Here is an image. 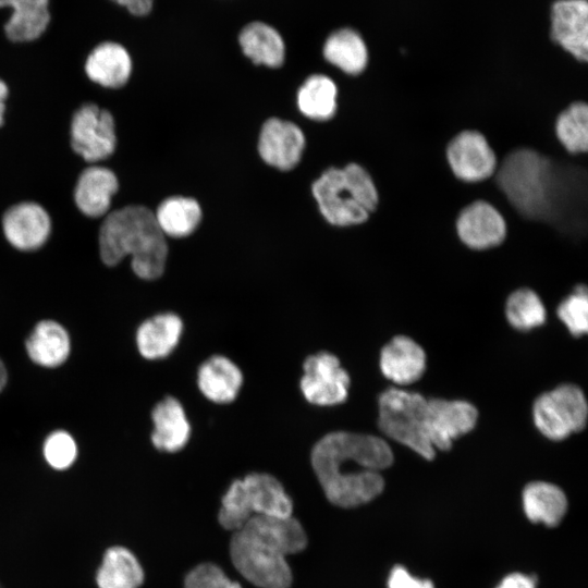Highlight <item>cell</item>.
<instances>
[{
    "label": "cell",
    "mask_w": 588,
    "mask_h": 588,
    "mask_svg": "<svg viewBox=\"0 0 588 588\" xmlns=\"http://www.w3.org/2000/svg\"><path fill=\"white\" fill-rule=\"evenodd\" d=\"M492 177L524 220L588 238V152L558 159L519 148L498 163Z\"/></svg>",
    "instance_id": "cell-1"
},
{
    "label": "cell",
    "mask_w": 588,
    "mask_h": 588,
    "mask_svg": "<svg viewBox=\"0 0 588 588\" xmlns=\"http://www.w3.org/2000/svg\"><path fill=\"white\" fill-rule=\"evenodd\" d=\"M394 455L390 445L373 434L334 431L314 445L311 466L327 499L348 509L366 504L384 489L381 470Z\"/></svg>",
    "instance_id": "cell-2"
},
{
    "label": "cell",
    "mask_w": 588,
    "mask_h": 588,
    "mask_svg": "<svg viewBox=\"0 0 588 588\" xmlns=\"http://www.w3.org/2000/svg\"><path fill=\"white\" fill-rule=\"evenodd\" d=\"M307 535L292 515L256 516L233 531L230 556L237 572L258 588H290L286 556L303 551Z\"/></svg>",
    "instance_id": "cell-3"
},
{
    "label": "cell",
    "mask_w": 588,
    "mask_h": 588,
    "mask_svg": "<svg viewBox=\"0 0 588 588\" xmlns=\"http://www.w3.org/2000/svg\"><path fill=\"white\" fill-rule=\"evenodd\" d=\"M99 253L109 267L131 256L133 272L150 281L164 272L168 244L155 213L145 206L131 205L106 216L99 231Z\"/></svg>",
    "instance_id": "cell-4"
},
{
    "label": "cell",
    "mask_w": 588,
    "mask_h": 588,
    "mask_svg": "<svg viewBox=\"0 0 588 588\" xmlns=\"http://www.w3.org/2000/svg\"><path fill=\"white\" fill-rule=\"evenodd\" d=\"M311 192L322 217L335 228L364 223L378 206V191L369 172L356 162L324 170Z\"/></svg>",
    "instance_id": "cell-5"
},
{
    "label": "cell",
    "mask_w": 588,
    "mask_h": 588,
    "mask_svg": "<svg viewBox=\"0 0 588 588\" xmlns=\"http://www.w3.org/2000/svg\"><path fill=\"white\" fill-rule=\"evenodd\" d=\"M293 502L272 475L252 473L231 482L221 501L220 525L231 531L256 516H291Z\"/></svg>",
    "instance_id": "cell-6"
},
{
    "label": "cell",
    "mask_w": 588,
    "mask_h": 588,
    "mask_svg": "<svg viewBox=\"0 0 588 588\" xmlns=\"http://www.w3.org/2000/svg\"><path fill=\"white\" fill-rule=\"evenodd\" d=\"M378 402L379 429L421 457L433 460L436 450L426 432L427 399L417 392L390 388L379 395Z\"/></svg>",
    "instance_id": "cell-7"
},
{
    "label": "cell",
    "mask_w": 588,
    "mask_h": 588,
    "mask_svg": "<svg viewBox=\"0 0 588 588\" xmlns=\"http://www.w3.org/2000/svg\"><path fill=\"white\" fill-rule=\"evenodd\" d=\"M537 429L548 439L560 441L586 427L588 405L581 389L565 383L539 395L532 407Z\"/></svg>",
    "instance_id": "cell-8"
},
{
    "label": "cell",
    "mask_w": 588,
    "mask_h": 588,
    "mask_svg": "<svg viewBox=\"0 0 588 588\" xmlns=\"http://www.w3.org/2000/svg\"><path fill=\"white\" fill-rule=\"evenodd\" d=\"M73 150L88 162L110 157L117 146L112 114L95 103L81 106L73 114L70 128Z\"/></svg>",
    "instance_id": "cell-9"
},
{
    "label": "cell",
    "mask_w": 588,
    "mask_h": 588,
    "mask_svg": "<svg viewBox=\"0 0 588 588\" xmlns=\"http://www.w3.org/2000/svg\"><path fill=\"white\" fill-rule=\"evenodd\" d=\"M303 369L301 390L309 403L332 406L347 399L351 379L335 355L329 352L309 355Z\"/></svg>",
    "instance_id": "cell-10"
},
{
    "label": "cell",
    "mask_w": 588,
    "mask_h": 588,
    "mask_svg": "<svg viewBox=\"0 0 588 588\" xmlns=\"http://www.w3.org/2000/svg\"><path fill=\"white\" fill-rule=\"evenodd\" d=\"M445 156L456 179L477 183L493 176L498 161L483 135L465 130L457 133L448 144Z\"/></svg>",
    "instance_id": "cell-11"
},
{
    "label": "cell",
    "mask_w": 588,
    "mask_h": 588,
    "mask_svg": "<svg viewBox=\"0 0 588 588\" xmlns=\"http://www.w3.org/2000/svg\"><path fill=\"white\" fill-rule=\"evenodd\" d=\"M477 418V408L467 401L427 399L426 432L434 450H450L455 439L476 426Z\"/></svg>",
    "instance_id": "cell-12"
},
{
    "label": "cell",
    "mask_w": 588,
    "mask_h": 588,
    "mask_svg": "<svg viewBox=\"0 0 588 588\" xmlns=\"http://www.w3.org/2000/svg\"><path fill=\"white\" fill-rule=\"evenodd\" d=\"M461 242L470 249L486 250L500 245L506 234V224L497 208L483 200L464 207L456 219Z\"/></svg>",
    "instance_id": "cell-13"
},
{
    "label": "cell",
    "mask_w": 588,
    "mask_h": 588,
    "mask_svg": "<svg viewBox=\"0 0 588 588\" xmlns=\"http://www.w3.org/2000/svg\"><path fill=\"white\" fill-rule=\"evenodd\" d=\"M2 230L14 248L32 252L40 248L49 238L51 220L41 205L24 201L13 205L4 212Z\"/></svg>",
    "instance_id": "cell-14"
},
{
    "label": "cell",
    "mask_w": 588,
    "mask_h": 588,
    "mask_svg": "<svg viewBox=\"0 0 588 588\" xmlns=\"http://www.w3.org/2000/svg\"><path fill=\"white\" fill-rule=\"evenodd\" d=\"M305 147L302 130L290 121L271 118L265 122L258 140L261 159L281 171L292 170Z\"/></svg>",
    "instance_id": "cell-15"
},
{
    "label": "cell",
    "mask_w": 588,
    "mask_h": 588,
    "mask_svg": "<svg viewBox=\"0 0 588 588\" xmlns=\"http://www.w3.org/2000/svg\"><path fill=\"white\" fill-rule=\"evenodd\" d=\"M552 40L578 62L588 61V4L559 0L552 5Z\"/></svg>",
    "instance_id": "cell-16"
},
{
    "label": "cell",
    "mask_w": 588,
    "mask_h": 588,
    "mask_svg": "<svg viewBox=\"0 0 588 588\" xmlns=\"http://www.w3.org/2000/svg\"><path fill=\"white\" fill-rule=\"evenodd\" d=\"M383 376L400 385L414 383L426 369V353L413 339L395 335L380 353Z\"/></svg>",
    "instance_id": "cell-17"
},
{
    "label": "cell",
    "mask_w": 588,
    "mask_h": 588,
    "mask_svg": "<svg viewBox=\"0 0 588 588\" xmlns=\"http://www.w3.org/2000/svg\"><path fill=\"white\" fill-rule=\"evenodd\" d=\"M118 189L119 181L112 170L91 166L79 174L74 189V200L83 215L99 218L107 215Z\"/></svg>",
    "instance_id": "cell-18"
},
{
    "label": "cell",
    "mask_w": 588,
    "mask_h": 588,
    "mask_svg": "<svg viewBox=\"0 0 588 588\" xmlns=\"http://www.w3.org/2000/svg\"><path fill=\"white\" fill-rule=\"evenodd\" d=\"M132 58L124 46L115 41L98 44L86 58L87 77L106 88L124 86L132 74Z\"/></svg>",
    "instance_id": "cell-19"
},
{
    "label": "cell",
    "mask_w": 588,
    "mask_h": 588,
    "mask_svg": "<svg viewBox=\"0 0 588 588\" xmlns=\"http://www.w3.org/2000/svg\"><path fill=\"white\" fill-rule=\"evenodd\" d=\"M29 359L44 368L63 365L71 354V338L63 324L53 319L38 321L25 341Z\"/></svg>",
    "instance_id": "cell-20"
},
{
    "label": "cell",
    "mask_w": 588,
    "mask_h": 588,
    "mask_svg": "<svg viewBox=\"0 0 588 588\" xmlns=\"http://www.w3.org/2000/svg\"><path fill=\"white\" fill-rule=\"evenodd\" d=\"M154 424L151 443L168 453L179 452L187 444L191 425L183 405L173 396H166L151 411Z\"/></svg>",
    "instance_id": "cell-21"
},
{
    "label": "cell",
    "mask_w": 588,
    "mask_h": 588,
    "mask_svg": "<svg viewBox=\"0 0 588 588\" xmlns=\"http://www.w3.org/2000/svg\"><path fill=\"white\" fill-rule=\"evenodd\" d=\"M183 331L182 319L173 313H162L144 320L136 330L138 353L157 360L170 355L179 344Z\"/></svg>",
    "instance_id": "cell-22"
},
{
    "label": "cell",
    "mask_w": 588,
    "mask_h": 588,
    "mask_svg": "<svg viewBox=\"0 0 588 588\" xmlns=\"http://www.w3.org/2000/svg\"><path fill=\"white\" fill-rule=\"evenodd\" d=\"M50 0H0V9H11L4 34L13 42H29L41 37L51 21Z\"/></svg>",
    "instance_id": "cell-23"
},
{
    "label": "cell",
    "mask_w": 588,
    "mask_h": 588,
    "mask_svg": "<svg viewBox=\"0 0 588 588\" xmlns=\"http://www.w3.org/2000/svg\"><path fill=\"white\" fill-rule=\"evenodd\" d=\"M243 383L241 369L228 357L215 355L206 359L197 372L198 389L213 403H231Z\"/></svg>",
    "instance_id": "cell-24"
},
{
    "label": "cell",
    "mask_w": 588,
    "mask_h": 588,
    "mask_svg": "<svg viewBox=\"0 0 588 588\" xmlns=\"http://www.w3.org/2000/svg\"><path fill=\"white\" fill-rule=\"evenodd\" d=\"M526 517L535 524L555 527L567 511L564 491L554 483L532 481L526 485L522 494Z\"/></svg>",
    "instance_id": "cell-25"
},
{
    "label": "cell",
    "mask_w": 588,
    "mask_h": 588,
    "mask_svg": "<svg viewBox=\"0 0 588 588\" xmlns=\"http://www.w3.org/2000/svg\"><path fill=\"white\" fill-rule=\"evenodd\" d=\"M243 53L255 64L279 68L285 58V45L271 25L255 21L244 26L238 36Z\"/></svg>",
    "instance_id": "cell-26"
},
{
    "label": "cell",
    "mask_w": 588,
    "mask_h": 588,
    "mask_svg": "<svg viewBox=\"0 0 588 588\" xmlns=\"http://www.w3.org/2000/svg\"><path fill=\"white\" fill-rule=\"evenodd\" d=\"M324 59L347 75L362 74L368 65L365 41L353 29L342 28L332 33L323 45Z\"/></svg>",
    "instance_id": "cell-27"
},
{
    "label": "cell",
    "mask_w": 588,
    "mask_h": 588,
    "mask_svg": "<svg viewBox=\"0 0 588 588\" xmlns=\"http://www.w3.org/2000/svg\"><path fill=\"white\" fill-rule=\"evenodd\" d=\"M96 581L99 588H139L144 569L128 549L112 547L103 555Z\"/></svg>",
    "instance_id": "cell-28"
},
{
    "label": "cell",
    "mask_w": 588,
    "mask_h": 588,
    "mask_svg": "<svg viewBox=\"0 0 588 588\" xmlns=\"http://www.w3.org/2000/svg\"><path fill=\"white\" fill-rule=\"evenodd\" d=\"M338 96V86L332 78L314 74L298 89L297 106L305 117L328 121L336 114Z\"/></svg>",
    "instance_id": "cell-29"
},
{
    "label": "cell",
    "mask_w": 588,
    "mask_h": 588,
    "mask_svg": "<svg viewBox=\"0 0 588 588\" xmlns=\"http://www.w3.org/2000/svg\"><path fill=\"white\" fill-rule=\"evenodd\" d=\"M154 213L162 233L175 238L192 234L201 220L199 204L183 196L164 199Z\"/></svg>",
    "instance_id": "cell-30"
},
{
    "label": "cell",
    "mask_w": 588,
    "mask_h": 588,
    "mask_svg": "<svg viewBox=\"0 0 588 588\" xmlns=\"http://www.w3.org/2000/svg\"><path fill=\"white\" fill-rule=\"evenodd\" d=\"M556 139L571 155L588 152V103L575 101L559 113L554 123Z\"/></svg>",
    "instance_id": "cell-31"
},
{
    "label": "cell",
    "mask_w": 588,
    "mask_h": 588,
    "mask_svg": "<svg viewBox=\"0 0 588 588\" xmlns=\"http://www.w3.org/2000/svg\"><path fill=\"white\" fill-rule=\"evenodd\" d=\"M505 316L513 328L527 331L543 324L547 311L542 299L534 289L520 286L507 296Z\"/></svg>",
    "instance_id": "cell-32"
},
{
    "label": "cell",
    "mask_w": 588,
    "mask_h": 588,
    "mask_svg": "<svg viewBox=\"0 0 588 588\" xmlns=\"http://www.w3.org/2000/svg\"><path fill=\"white\" fill-rule=\"evenodd\" d=\"M558 317L574 336L588 330V289L586 283L576 284L556 308Z\"/></svg>",
    "instance_id": "cell-33"
},
{
    "label": "cell",
    "mask_w": 588,
    "mask_h": 588,
    "mask_svg": "<svg viewBox=\"0 0 588 588\" xmlns=\"http://www.w3.org/2000/svg\"><path fill=\"white\" fill-rule=\"evenodd\" d=\"M77 453L75 439L65 430H54L44 441V458L56 470L70 468L75 463Z\"/></svg>",
    "instance_id": "cell-34"
},
{
    "label": "cell",
    "mask_w": 588,
    "mask_h": 588,
    "mask_svg": "<svg viewBox=\"0 0 588 588\" xmlns=\"http://www.w3.org/2000/svg\"><path fill=\"white\" fill-rule=\"evenodd\" d=\"M184 588H242V586L231 580L216 564L203 563L186 575Z\"/></svg>",
    "instance_id": "cell-35"
},
{
    "label": "cell",
    "mask_w": 588,
    "mask_h": 588,
    "mask_svg": "<svg viewBox=\"0 0 588 588\" xmlns=\"http://www.w3.org/2000/svg\"><path fill=\"white\" fill-rule=\"evenodd\" d=\"M388 588H434L430 579L415 577L402 565H395L388 577Z\"/></svg>",
    "instance_id": "cell-36"
},
{
    "label": "cell",
    "mask_w": 588,
    "mask_h": 588,
    "mask_svg": "<svg viewBox=\"0 0 588 588\" xmlns=\"http://www.w3.org/2000/svg\"><path fill=\"white\" fill-rule=\"evenodd\" d=\"M495 588H536V580L522 573H512L505 576Z\"/></svg>",
    "instance_id": "cell-37"
},
{
    "label": "cell",
    "mask_w": 588,
    "mask_h": 588,
    "mask_svg": "<svg viewBox=\"0 0 588 588\" xmlns=\"http://www.w3.org/2000/svg\"><path fill=\"white\" fill-rule=\"evenodd\" d=\"M154 7V0H130L125 9L134 16L149 14Z\"/></svg>",
    "instance_id": "cell-38"
},
{
    "label": "cell",
    "mask_w": 588,
    "mask_h": 588,
    "mask_svg": "<svg viewBox=\"0 0 588 588\" xmlns=\"http://www.w3.org/2000/svg\"><path fill=\"white\" fill-rule=\"evenodd\" d=\"M9 95V88L7 84L0 78V126L3 124L5 100Z\"/></svg>",
    "instance_id": "cell-39"
},
{
    "label": "cell",
    "mask_w": 588,
    "mask_h": 588,
    "mask_svg": "<svg viewBox=\"0 0 588 588\" xmlns=\"http://www.w3.org/2000/svg\"><path fill=\"white\" fill-rule=\"evenodd\" d=\"M8 370L3 363V360L0 358V392L4 390L8 383Z\"/></svg>",
    "instance_id": "cell-40"
},
{
    "label": "cell",
    "mask_w": 588,
    "mask_h": 588,
    "mask_svg": "<svg viewBox=\"0 0 588 588\" xmlns=\"http://www.w3.org/2000/svg\"><path fill=\"white\" fill-rule=\"evenodd\" d=\"M112 2H114L115 4H119L123 8H125L127 5V3L130 2V0H110Z\"/></svg>",
    "instance_id": "cell-41"
}]
</instances>
